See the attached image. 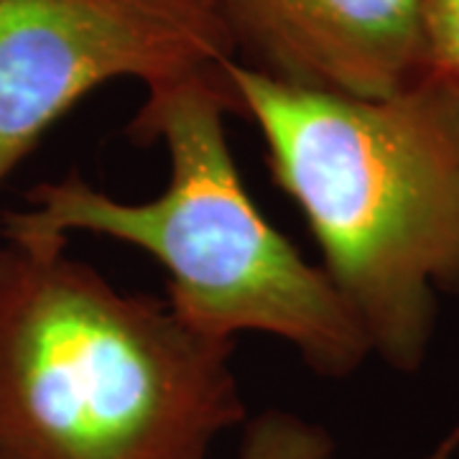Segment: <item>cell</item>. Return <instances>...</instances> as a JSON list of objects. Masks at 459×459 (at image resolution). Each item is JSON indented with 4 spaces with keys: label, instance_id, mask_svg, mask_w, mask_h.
Returning a JSON list of instances; mask_svg holds the SVG:
<instances>
[{
    "label": "cell",
    "instance_id": "obj_1",
    "mask_svg": "<svg viewBox=\"0 0 459 459\" xmlns=\"http://www.w3.org/2000/svg\"><path fill=\"white\" fill-rule=\"evenodd\" d=\"M225 80L373 355L416 373L439 296L459 294V90L427 77L391 98H350L235 59Z\"/></svg>",
    "mask_w": 459,
    "mask_h": 459
},
{
    "label": "cell",
    "instance_id": "obj_2",
    "mask_svg": "<svg viewBox=\"0 0 459 459\" xmlns=\"http://www.w3.org/2000/svg\"><path fill=\"white\" fill-rule=\"evenodd\" d=\"M232 355L66 246L0 243V459H210L247 421Z\"/></svg>",
    "mask_w": 459,
    "mask_h": 459
},
{
    "label": "cell",
    "instance_id": "obj_3",
    "mask_svg": "<svg viewBox=\"0 0 459 459\" xmlns=\"http://www.w3.org/2000/svg\"><path fill=\"white\" fill-rule=\"evenodd\" d=\"M230 113L238 102L225 66L151 84L131 138L166 148L164 192L126 202L66 174L31 189L29 207L3 212L0 235L66 246L69 235L92 232L141 247L164 265L166 304L186 327L225 342L243 332L271 334L316 376H352L373 355L370 342L322 265L246 192L225 133Z\"/></svg>",
    "mask_w": 459,
    "mask_h": 459
},
{
    "label": "cell",
    "instance_id": "obj_4",
    "mask_svg": "<svg viewBox=\"0 0 459 459\" xmlns=\"http://www.w3.org/2000/svg\"><path fill=\"white\" fill-rule=\"evenodd\" d=\"M235 59L207 0H0V184L80 100Z\"/></svg>",
    "mask_w": 459,
    "mask_h": 459
},
{
    "label": "cell",
    "instance_id": "obj_5",
    "mask_svg": "<svg viewBox=\"0 0 459 459\" xmlns=\"http://www.w3.org/2000/svg\"><path fill=\"white\" fill-rule=\"evenodd\" d=\"M235 62L276 82L380 100L424 82L421 0H207Z\"/></svg>",
    "mask_w": 459,
    "mask_h": 459
},
{
    "label": "cell",
    "instance_id": "obj_6",
    "mask_svg": "<svg viewBox=\"0 0 459 459\" xmlns=\"http://www.w3.org/2000/svg\"><path fill=\"white\" fill-rule=\"evenodd\" d=\"M238 459H334V442L322 424L271 409L246 421Z\"/></svg>",
    "mask_w": 459,
    "mask_h": 459
},
{
    "label": "cell",
    "instance_id": "obj_7",
    "mask_svg": "<svg viewBox=\"0 0 459 459\" xmlns=\"http://www.w3.org/2000/svg\"><path fill=\"white\" fill-rule=\"evenodd\" d=\"M427 74L459 90V0H421Z\"/></svg>",
    "mask_w": 459,
    "mask_h": 459
},
{
    "label": "cell",
    "instance_id": "obj_8",
    "mask_svg": "<svg viewBox=\"0 0 459 459\" xmlns=\"http://www.w3.org/2000/svg\"><path fill=\"white\" fill-rule=\"evenodd\" d=\"M457 452H459V442L452 437V434H446L442 442L437 444L431 452H427L421 459H452Z\"/></svg>",
    "mask_w": 459,
    "mask_h": 459
},
{
    "label": "cell",
    "instance_id": "obj_9",
    "mask_svg": "<svg viewBox=\"0 0 459 459\" xmlns=\"http://www.w3.org/2000/svg\"><path fill=\"white\" fill-rule=\"evenodd\" d=\"M449 434H452V437H455V439H457V442H459V419H457V424L449 429Z\"/></svg>",
    "mask_w": 459,
    "mask_h": 459
}]
</instances>
